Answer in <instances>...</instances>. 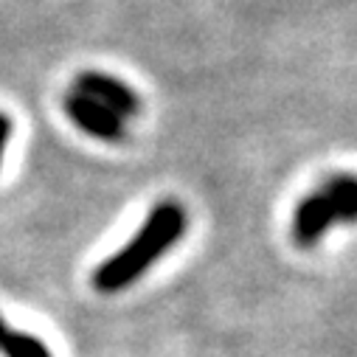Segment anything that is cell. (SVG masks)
<instances>
[{"label": "cell", "instance_id": "obj_5", "mask_svg": "<svg viewBox=\"0 0 357 357\" xmlns=\"http://www.w3.org/2000/svg\"><path fill=\"white\" fill-rule=\"evenodd\" d=\"M324 192L335 206L337 222H357V177L335 174L324 183Z\"/></svg>", "mask_w": 357, "mask_h": 357}, {"label": "cell", "instance_id": "obj_6", "mask_svg": "<svg viewBox=\"0 0 357 357\" xmlns=\"http://www.w3.org/2000/svg\"><path fill=\"white\" fill-rule=\"evenodd\" d=\"M0 351L6 357H51V349L37 335L12 329L3 318H0Z\"/></svg>", "mask_w": 357, "mask_h": 357}, {"label": "cell", "instance_id": "obj_1", "mask_svg": "<svg viewBox=\"0 0 357 357\" xmlns=\"http://www.w3.org/2000/svg\"><path fill=\"white\" fill-rule=\"evenodd\" d=\"M183 231H186V211L181 206L177 203L155 206L152 214L146 217V222L141 225V231L130 239V245L99 264V271L93 273L96 290L119 293V290L130 287L183 236Z\"/></svg>", "mask_w": 357, "mask_h": 357}, {"label": "cell", "instance_id": "obj_4", "mask_svg": "<svg viewBox=\"0 0 357 357\" xmlns=\"http://www.w3.org/2000/svg\"><path fill=\"white\" fill-rule=\"evenodd\" d=\"M65 113L70 116V121L79 130H84L93 138H102V141H121L124 138V119L121 116H116L105 105L87 99L76 91L65 99Z\"/></svg>", "mask_w": 357, "mask_h": 357}, {"label": "cell", "instance_id": "obj_2", "mask_svg": "<svg viewBox=\"0 0 357 357\" xmlns=\"http://www.w3.org/2000/svg\"><path fill=\"white\" fill-rule=\"evenodd\" d=\"M73 91L93 99L99 105H105L107 110H113L116 116L121 119H130L138 113V96L130 84H124L121 79L116 76H107V73H99V70H87L82 73L76 82H73Z\"/></svg>", "mask_w": 357, "mask_h": 357}, {"label": "cell", "instance_id": "obj_3", "mask_svg": "<svg viewBox=\"0 0 357 357\" xmlns=\"http://www.w3.org/2000/svg\"><path fill=\"white\" fill-rule=\"evenodd\" d=\"M337 222V214H335V206L329 200V195L321 189L310 192L298 206H296V214H293V239L301 245V248H312L321 242V236Z\"/></svg>", "mask_w": 357, "mask_h": 357}, {"label": "cell", "instance_id": "obj_7", "mask_svg": "<svg viewBox=\"0 0 357 357\" xmlns=\"http://www.w3.org/2000/svg\"><path fill=\"white\" fill-rule=\"evenodd\" d=\"M12 135V121L0 113V160H3V149H6V141Z\"/></svg>", "mask_w": 357, "mask_h": 357}]
</instances>
